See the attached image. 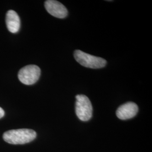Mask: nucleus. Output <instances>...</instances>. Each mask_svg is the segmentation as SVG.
<instances>
[{
	"label": "nucleus",
	"instance_id": "4",
	"mask_svg": "<svg viewBox=\"0 0 152 152\" xmlns=\"http://www.w3.org/2000/svg\"><path fill=\"white\" fill-rule=\"evenodd\" d=\"M41 75V69L36 65H28L22 68L18 73L20 81L24 85H31L37 81Z\"/></svg>",
	"mask_w": 152,
	"mask_h": 152
},
{
	"label": "nucleus",
	"instance_id": "2",
	"mask_svg": "<svg viewBox=\"0 0 152 152\" xmlns=\"http://www.w3.org/2000/svg\"><path fill=\"white\" fill-rule=\"evenodd\" d=\"M76 61L81 65L92 69H99L104 67L107 61L103 58L85 53L81 50H77L74 53Z\"/></svg>",
	"mask_w": 152,
	"mask_h": 152
},
{
	"label": "nucleus",
	"instance_id": "3",
	"mask_svg": "<svg viewBox=\"0 0 152 152\" xmlns=\"http://www.w3.org/2000/svg\"><path fill=\"white\" fill-rule=\"evenodd\" d=\"M76 113L82 121H87L91 118L92 107L90 99L86 95H77L76 96Z\"/></svg>",
	"mask_w": 152,
	"mask_h": 152
},
{
	"label": "nucleus",
	"instance_id": "6",
	"mask_svg": "<svg viewBox=\"0 0 152 152\" xmlns=\"http://www.w3.org/2000/svg\"><path fill=\"white\" fill-rule=\"evenodd\" d=\"M138 107L133 102H127L121 105L116 111L117 117L122 120H129L136 115Z\"/></svg>",
	"mask_w": 152,
	"mask_h": 152
},
{
	"label": "nucleus",
	"instance_id": "5",
	"mask_svg": "<svg viewBox=\"0 0 152 152\" xmlns=\"http://www.w3.org/2000/svg\"><path fill=\"white\" fill-rule=\"evenodd\" d=\"M45 7L50 14L56 18L63 19L68 15L66 8L58 1H46L45 2Z\"/></svg>",
	"mask_w": 152,
	"mask_h": 152
},
{
	"label": "nucleus",
	"instance_id": "7",
	"mask_svg": "<svg viewBox=\"0 0 152 152\" xmlns=\"http://www.w3.org/2000/svg\"><path fill=\"white\" fill-rule=\"evenodd\" d=\"M6 23L9 31L16 33L19 31L20 20L19 16L14 10H9L6 16Z\"/></svg>",
	"mask_w": 152,
	"mask_h": 152
},
{
	"label": "nucleus",
	"instance_id": "1",
	"mask_svg": "<svg viewBox=\"0 0 152 152\" xmlns=\"http://www.w3.org/2000/svg\"><path fill=\"white\" fill-rule=\"evenodd\" d=\"M36 136V131L33 130L21 129L6 131L3 135V139L11 144H24L34 140Z\"/></svg>",
	"mask_w": 152,
	"mask_h": 152
},
{
	"label": "nucleus",
	"instance_id": "8",
	"mask_svg": "<svg viewBox=\"0 0 152 152\" xmlns=\"http://www.w3.org/2000/svg\"><path fill=\"white\" fill-rule=\"evenodd\" d=\"M5 115V112L4 110V109L0 107V118H2Z\"/></svg>",
	"mask_w": 152,
	"mask_h": 152
}]
</instances>
